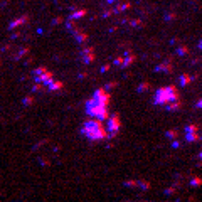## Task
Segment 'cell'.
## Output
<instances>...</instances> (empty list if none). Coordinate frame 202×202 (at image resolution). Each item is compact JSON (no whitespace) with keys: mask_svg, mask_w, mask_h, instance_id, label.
Masks as SVG:
<instances>
[{"mask_svg":"<svg viewBox=\"0 0 202 202\" xmlns=\"http://www.w3.org/2000/svg\"><path fill=\"white\" fill-rule=\"evenodd\" d=\"M199 157H200V160H202V150H200V153H199Z\"/></svg>","mask_w":202,"mask_h":202,"instance_id":"8d00e7d4","label":"cell"},{"mask_svg":"<svg viewBox=\"0 0 202 202\" xmlns=\"http://www.w3.org/2000/svg\"><path fill=\"white\" fill-rule=\"evenodd\" d=\"M32 74H34V78H35V83H42L44 86H47L50 81L54 79V74L50 73V71H47L46 67H35L34 71H32Z\"/></svg>","mask_w":202,"mask_h":202,"instance_id":"5b68a950","label":"cell"},{"mask_svg":"<svg viewBox=\"0 0 202 202\" xmlns=\"http://www.w3.org/2000/svg\"><path fill=\"white\" fill-rule=\"evenodd\" d=\"M24 106H30V104H34V96H25V98L22 99Z\"/></svg>","mask_w":202,"mask_h":202,"instance_id":"7402d4cb","label":"cell"},{"mask_svg":"<svg viewBox=\"0 0 202 202\" xmlns=\"http://www.w3.org/2000/svg\"><path fill=\"white\" fill-rule=\"evenodd\" d=\"M172 19H175V14H167V15H165V20H168V22H170Z\"/></svg>","mask_w":202,"mask_h":202,"instance_id":"f546056e","label":"cell"},{"mask_svg":"<svg viewBox=\"0 0 202 202\" xmlns=\"http://www.w3.org/2000/svg\"><path fill=\"white\" fill-rule=\"evenodd\" d=\"M155 71H165V73H172V64H158Z\"/></svg>","mask_w":202,"mask_h":202,"instance_id":"2e32d148","label":"cell"},{"mask_svg":"<svg viewBox=\"0 0 202 202\" xmlns=\"http://www.w3.org/2000/svg\"><path fill=\"white\" fill-rule=\"evenodd\" d=\"M73 35H74L76 42H78V44H81V46L88 42V34H86V32H83V30H79V29H74V30H73Z\"/></svg>","mask_w":202,"mask_h":202,"instance_id":"30bf717a","label":"cell"},{"mask_svg":"<svg viewBox=\"0 0 202 202\" xmlns=\"http://www.w3.org/2000/svg\"><path fill=\"white\" fill-rule=\"evenodd\" d=\"M138 187H140L142 190H147V189H150V184L145 182V180H140V182H138Z\"/></svg>","mask_w":202,"mask_h":202,"instance_id":"603a6c76","label":"cell"},{"mask_svg":"<svg viewBox=\"0 0 202 202\" xmlns=\"http://www.w3.org/2000/svg\"><path fill=\"white\" fill-rule=\"evenodd\" d=\"M126 187H138V182L136 180H128V182H125Z\"/></svg>","mask_w":202,"mask_h":202,"instance_id":"4316f807","label":"cell"},{"mask_svg":"<svg viewBox=\"0 0 202 202\" xmlns=\"http://www.w3.org/2000/svg\"><path fill=\"white\" fill-rule=\"evenodd\" d=\"M116 84H118L116 81H111V83H108V84H106V89H113V88H115V86H116Z\"/></svg>","mask_w":202,"mask_h":202,"instance_id":"f1b7e54d","label":"cell"},{"mask_svg":"<svg viewBox=\"0 0 202 202\" xmlns=\"http://www.w3.org/2000/svg\"><path fill=\"white\" fill-rule=\"evenodd\" d=\"M110 64H104V66H101V69H99V73H108V71H110Z\"/></svg>","mask_w":202,"mask_h":202,"instance_id":"83f0119b","label":"cell"},{"mask_svg":"<svg viewBox=\"0 0 202 202\" xmlns=\"http://www.w3.org/2000/svg\"><path fill=\"white\" fill-rule=\"evenodd\" d=\"M93 96H95V98L98 99L103 106H108V104H110V93L106 91V88H98Z\"/></svg>","mask_w":202,"mask_h":202,"instance_id":"ba28073f","label":"cell"},{"mask_svg":"<svg viewBox=\"0 0 202 202\" xmlns=\"http://www.w3.org/2000/svg\"><path fill=\"white\" fill-rule=\"evenodd\" d=\"M190 185H194V187H199V185H202V179H199V177H196V179H192V182H190Z\"/></svg>","mask_w":202,"mask_h":202,"instance_id":"d4e9b609","label":"cell"},{"mask_svg":"<svg viewBox=\"0 0 202 202\" xmlns=\"http://www.w3.org/2000/svg\"><path fill=\"white\" fill-rule=\"evenodd\" d=\"M106 130H108V138H113L116 136V133L120 131V126H121V120H120V115L118 113H113L108 116L106 120Z\"/></svg>","mask_w":202,"mask_h":202,"instance_id":"277c9868","label":"cell"},{"mask_svg":"<svg viewBox=\"0 0 202 202\" xmlns=\"http://www.w3.org/2000/svg\"><path fill=\"white\" fill-rule=\"evenodd\" d=\"M175 99H180L179 98V89L175 86H165V88H160L157 89L153 96V104H160V106H165L167 103L170 101H175Z\"/></svg>","mask_w":202,"mask_h":202,"instance_id":"7a4b0ae2","label":"cell"},{"mask_svg":"<svg viewBox=\"0 0 202 202\" xmlns=\"http://www.w3.org/2000/svg\"><path fill=\"white\" fill-rule=\"evenodd\" d=\"M180 106H182V101L175 99V101H170V103L165 104V110H167V111H179Z\"/></svg>","mask_w":202,"mask_h":202,"instance_id":"7c38bea8","label":"cell"},{"mask_svg":"<svg viewBox=\"0 0 202 202\" xmlns=\"http://www.w3.org/2000/svg\"><path fill=\"white\" fill-rule=\"evenodd\" d=\"M115 2V0H108V3H113Z\"/></svg>","mask_w":202,"mask_h":202,"instance_id":"74e56055","label":"cell"},{"mask_svg":"<svg viewBox=\"0 0 202 202\" xmlns=\"http://www.w3.org/2000/svg\"><path fill=\"white\" fill-rule=\"evenodd\" d=\"M185 140L189 143H194V142H199L200 140L199 128H197L196 125H187L185 126Z\"/></svg>","mask_w":202,"mask_h":202,"instance_id":"8992f818","label":"cell"},{"mask_svg":"<svg viewBox=\"0 0 202 202\" xmlns=\"http://www.w3.org/2000/svg\"><path fill=\"white\" fill-rule=\"evenodd\" d=\"M199 49H202V39L199 41Z\"/></svg>","mask_w":202,"mask_h":202,"instance_id":"d590c367","label":"cell"},{"mask_svg":"<svg viewBox=\"0 0 202 202\" xmlns=\"http://www.w3.org/2000/svg\"><path fill=\"white\" fill-rule=\"evenodd\" d=\"M81 135H84L89 140H106L108 138V130L101 125V120H88L81 126Z\"/></svg>","mask_w":202,"mask_h":202,"instance_id":"6da1fadb","label":"cell"},{"mask_svg":"<svg viewBox=\"0 0 202 202\" xmlns=\"http://www.w3.org/2000/svg\"><path fill=\"white\" fill-rule=\"evenodd\" d=\"M130 7H131V3H121V5L115 7V12H116V14H120V12H125V10H128Z\"/></svg>","mask_w":202,"mask_h":202,"instance_id":"ac0fdd59","label":"cell"},{"mask_svg":"<svg viewBox=\"0 0 202 202\" xmlns=\"http://www.w3.org/2000/svg\"><path fill=\"white\" fill-rule=\"evenodd\" d=\"M84 15H86V10L83 9V10H76V12H73L69 15V19L71 20H78V19H81V17H84Z\"/></svg>","mask_w":202,"mask_h":202,"instance_id":"9a60e30c","label":"cell"},{"mask_svg":"<svg viewBox=\"0 0 202 202\" xmlns=\"http://www.w3.org/2000/svg\"><path fill=\"white\" fill-rule=\"evenodd\" d=\"M172 147H174V148H179L180 143H179V142H175V140H172Z\"/></svg>","mask_w":202,"mask_h":202,"instance_id":"d6a6232c","label":"cell"},{"mask_svg":"<svg viewBox=\"0 0 202 202\" xmlns=\"http://www.w3.org/2000/svg\"><path fill=\"white\" fill-rule=\"evenodd\" d=\"M190 83H192V78H190V76H187V74H182V76L179 78V84L184 86V88H185V86H189Z\"/></svg>","mask_w":202,"mask_h":202,"instance_id":"5bb4252c","label":"cell"},{"mask_svg":"<svg viewBox=\"0 0 202 202\" xmlns=\"http://www.w3.org/2000/svg\"><path fill=\"white\" fill-rule=\"evenodd\" d=\"M123 61H125L123 56H121V57H116V59L113 61V64H115V66H118V67H121V66H123Z\"/></svg>","mask_w":202,"mask_h":202,"instance_id":"cb8c5ba5","label":"cell"},{"mask_svg":"<svg viewBox=\"0 0 202 202\" xmlns=\"http://www.w3.org/2000/svg\"><path fill=\"white\" fill-rule=\"evenodd\" d=\"M130 25H131V27H142L143 22H142L140 19H135V20H131V22H130Z\"/></svg>","mask_w":202,"mask_h":202,"instance_id":"484cf974","label":"cell"},{"mask_svg":"<svg viewBox=\"0 0 202 202\" xmlns=\"http://www.w3.org/2000/svg\"><path fill=\"white\" fill-rule=\"evenodd\" d=\"M27 54H29V47H24V49H20V50H19V52H17V56H15V59H17V61H19V59H22V57H24V56H27Z\"/></svg>","mask_w":202,"mask_h":202,"instance_id":"ffe728a7","label":"cell"},{"mask_svg":"<svg viewBox=\"0 0 202 202\" xmlns=\"http://www.w3.org/2000/svg\"><path fill=\"white\" fill-rule=\"evenodd\" d=\"M187 54H189V47H187V46H179V47H177V56L184 57V56H187Z\"/></svg>","mask_w":202,"mask_h":202,"instance_id":"e0dca14e","label":"cell"},{"mask_svg":"<svg viewBox=\"0 0 202 202\" xmlns=\"http://www.w3.org/2000/svg\"><path fill=\"white\" fill-rule=\"evenodd\" d=\"M177 135H179V133H177V130H168V131L165 133V136H167L168 140H175Z\"/></svg>","mask_w":202,"mask_h":202,"instance_id":"44dd1931","label":"cell"},{"mask_svg":"<svg viewBox=\"0 0 202 202\" xmlns=\"http://www.w3.org/2000/svg\"><path fill=\"white\" fill-rule=\"evenodd\" d=\"M125 61H123V66H121V69H125V67H128V66H131L133 63L136 61V56L133 54V50L131 49H126L125 50Z\"/></svg>","mask_w":202,"mask_h":202,"instance_id":"9c48e42d","label":"cell"},{"mask_svg":"<svg viewBox=\"0 0 202 202\" xmlns=\"http://www.w3.org/2000/svg\"><path fill=\"white\" fill-rule=\"evenodd\" d=\"M27 20H29V17H27V15H22V17H19V19H15L14 22H10V24H9V30H14V29L20 27V25L27 24Z\"/></svg>","mask_w":202,"mask_h":202,"instance_id":"8fae6325","label":"cell"},{"mask_svg":"<svg viewBox=\"0 0 202 202\" xmlns=\"http://www.w3.org/2000/svg\"><path fill=\"white\" fill-rule=\"evenodd\" d=\"M111 14H115V10H104V12H103V17H110Z\"/></svg>","mask_w":202,"mask_h":202,"instance_id":"4dcf8cb0","label":"cell"},{"mask_svg":"<svg viewBox=\"0 0 202 202\" xmlns=\"http://www.w3.org/2000/svg\"><path fill=\"white\" fill-rule=\"evenodd\" d=\"M46 88H47L49 91H59V89H63V88H64V84H63L61 81H54V79H52V81H50L49 84L46 86Z\"/></svg>","mask_w":202,"mask_h":202,"instance_id":"4fadbf2b","label":"cell"},{"mask_svg":"<svg viewBox=\"0 0 202 202\" xmlns=\"http://www.w3.org/2000/svg\"><path fill=\"white\" fill-rule=\"evenodd\" d=\"M196 106L199 108V110H200V108H202V98H200V99H199V101H197V103H196Z\"/></svg>","mask_w":202,"mask_h":202,"instance_id":"e575fe53","label":"cell"},{"mask_svg":"<svg viewBox=\"0 0 202 202\" xmlns=\"http://www.w3.org/2000/svg\"><path fill=\"white\" fill-rule=\"evenodd\" d=\"M86 113L89 115L91 118H98V120H108L110 113H108V106H103L98 99L93 96L91 99L86 101Z\"/></svg>","mask_w":202,"mask_h":202,"instance_id":"3957f363","label":"cell"},{"mask_svg":"<svg viewBox=\"0 0 202 202\" xmlns=\"http://www.w3.org/2000/svg\"><path fill=\"white\" fill-rule=\"evenodd\" d=\"M148 88H150L148 83H140L138 88H136V91H138V93H145V91H148Z\"/></svg>","mask_w":202,"mask_h":202,"instance_id":"d6986e66","label":"cell"},{"mask_svg":"<svg viewBox=\"0 0 202 202\" xmlns=\"http://www.w3.org/2000/svg\"><path fill=\"white\" fill-rule=\"evenodd\" d=\"M95 59H96L95 47H84V49H81V61H83L84 64L95 63Z\"/></svg>","mask_w":202,"mask_h":202,"instance_id":"52a82bcc","label":"cell"},{"mask_svg":"<svg viewBox=\"0 0 202 202\" xmlns=\"http://www.w3.org/2000/svg\"><path fill=\"white\" fill-rule=\"evenodd\" d=\"M61 22H63V19H61V17H56V19H54V24H61Z\"/></svg>","mask_w":202,"mask_h":202,"instance_id":"836d02e7","label":"cell"},{"mask_svg":"<svg viewBox=\"0 0 202 202\" xmlns=\"http://www.w3.org/2000/svg\"><path fill=\"white\" fill-rule=\"evenodd\" d=\"M172 192H175V187H170V189H167V190H165V196H168V194H172Z\"/></svg>","mask_w":202,"mask_h":202,"instance_id":"1f68e13d","label":"cell"}]
</instances>
